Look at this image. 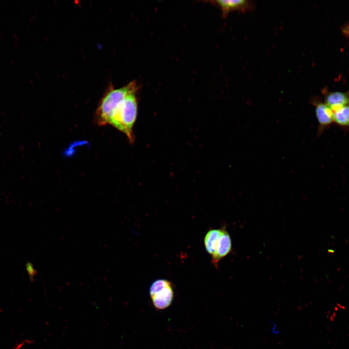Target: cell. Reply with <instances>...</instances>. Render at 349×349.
<instances>
[{"label": "cell", "instance_id": "obj_1", "mask_svg": "<svg viewBox=\"0 0 349 349\" xmlns=\"http://www.w3.org/2000/svg\"><path fill=\"white\" fill-rule=\"evenodd\" d=\"M135 93L136 91L130 93L117 106L108 124L124 133L131 143L134 141L132 129L138 111Z\"/></svg>", "mask_w": 349, "mask_h": 349}, {"label": "cell", "instance_id": "obj_2", "mask_svg": "<svg viewBox=\"0 0 349 349\" xmlns=\"http://www.w3.org/2000/svg\"><path fill=\"white\" fill-rule=\"evenodd\" d=\"M137 85L135 81L115 89L112 84L108 86L100 100L95 112V120L97 124L103 126L109 124L112 114L117 106L130 93L136 91Z\"/></svg>", "mask_w": 349, "mask_h": 349}, {"label": "cell", "instance_id": "obj_3", "mask_svg": "<svg viewBox=\"0 0 349 349\" xmlns=\"http://www.w3.org/2000/svg\"><path fill=\"white\" fill-rule=\"evenodd\" d=\"M149 294L154 306L159 310L169 307L174 296L172 283L166 279L155 281L150 287Z\"/></svg>", "mask_w": 349, "mask_h": 349}, {"label": "cell", "instance_id": "obj_4", "mask_svg": "<svg viewBox=\"0 0 349 349\" xmlns=\"http://www.w3.org/2000/svg\"><path fill=\"white\" fill-rule=\"evenodd\" d=\"M232 240L225 227L222 228V233L215 246V253L211 257L212 264L217 268L219 262L227 255L232 250Z\"/></svg>", "mask_w": 349, "mask_h": 349}, {"label": "cell", "instance_id": "obj_5", "mask_svg": "<svg viewBox=\"0 0 349 349\" xmlns=\"http://www.w3.org/2000/svg\"><path fill=\"white\" fill-rule=\"evenodd\" d=\"M315 114L318 124V133L321 134L333 123V112L325 103L319 102L316 105Z\"/></svg>", "mask_w": 349, "mask_h": 349}, {"label": "cell", "instance_id": "obj_6", "mask_svg": "<svg viewBox=\"0 0 349 349\" xmlns=\"http://www.w3.org/2000/svg\"><path fill=\"white\" fill-rule=\"evenodd\" d=\"M325 103L333 112L349 104V95L341 92L331 93L325 97Z\"/></svg>", "mask_w": 349, "mask_h": 349}, {"label": "cell", "instance_id": "obj_7", "mask_svg": "<svg viewBox=\"0 0 349 349\" xmlns=\"http://www.w3.org/2000/svg\"><path fill=\"white\" fill-rule=\"evenodd\" d=\"M222 228L212 229L206 234L204 238V244L206 252L212 257L214 253L215 246L222 233Z\"/></svg>", "mask_w": 349, "mask_h": 349}, {"label": "cell", "instance_id": "obj_8", "mask_svg": "<svg viewBox=\"0 0 349 349\" xmlns=\"http://www.w3.org/2000/svg\"><path fill=\"white\" fill-rule=\"evenodd\" d=\"M333 123L342 128L349 130V104L333 111Z\"/></svg>", "mask_w": 349, "mask_h": 349}, {"label": "cell", "instance_id": "obj_9", "mask_svg": "<svg viewBox=\"0 0 349 349\" xmlns=\"http://www.w3.org/2000/svg\"><path fill=\"white\" fill-rule=\"evenodd\" d=\"M217 2L225 13L243 8L247 5V1L245 0H219Z\"/></svg>", "mask_w": 349, "mask_h": 349}, {"label": "cell", "instance_id": "obj_10", "mask_svg": "<svg viewBox=\"0 0 349 349\" xmlns=\"http://www.w3.org/2000/svg\"><path fill=\"white\" fill-rule=\"evenodd\" d=\"M26 269L30 279L33 280L36 275L37 270L34 268L32 263L27 262L26 264Z\"/></svg>", "mask_w": 349, "mask_h": 349}, {"label": "cell", "instance_id": "obj_11", "mask_svg": "<svg viewBox=\"0 0 349 349\" xmlns=\"http://www.w3.org/2000/svg\"><path fill=\"white\" fill-rule=\"evenodd\" d=\"M343 31L346 34H349V24H348L345 27H344V28L343 29Z\"/></svg>", "mask_w": 349, "mask_h": 349}]
</instances>
